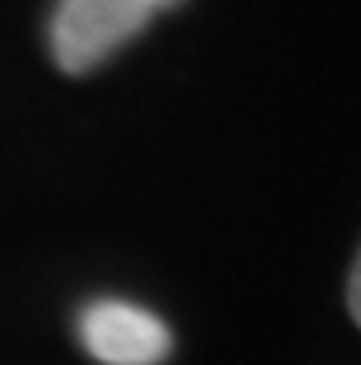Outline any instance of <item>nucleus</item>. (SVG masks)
<instances>
[{
    "label": "nucleus",
    "instance_id": "f257e3e1",
    "mask_svg": "<svg viewBox=\"0 0 361 365\" xmlns=\"http://www.w3.org/2000/svg\"><path fill=\"white\" fill-rule=\"evenodd\" d=\"M155 11L144 0H56L48 48L63 74L81 78L118 56L152 26Z\"/></svg>",
    "mask_w": 361,
    "mask_h": 365
},
{
    "label": "nucleus",
    "instance_id": "f03ea898",
    "mask_svg": "<svg viewBox=\"0 0 361 365\" xmlns=\"http://www.w3.org/2000/svg\"><path fill=\"white\" fill-rule=\"evenodd\" d=\"M78 339L100 365H162L174 354V332L130 299H96L78 314Z\"/></svg>",
    "mask_w": 361,
    "mask_h": 365
},
{
    "label": "nucleus",
    "instance_id": "7ed1b4c3",
    "mask_svg": "<svg viewBox=\"0 0 361 365\" xmlns=\"http://www.w3.org/2000/svg\"><path fill=\"white\" fill-rule=\"evenodd\" d=\"M347 307H350V317L357 321V329H361V255L354 259V269H350V284H347Z\"/></svg>",
    "mask_w": 361,
    "mask_h": 365
},
{
    "label": "nucleus",
    "instance_id": "20e7f679",
    "mask_svg": "<svg viewBox=\"0 0 361 365\" xmlns=\"http://www.w3.org/2000/svg\"><path fill=\"white\" fill-rule=\"evenodd\" d=\"M144 4H147V8H152V11L159 15V11H174V8H181L184 0H144Z\"/></svg>",
    "mask_w": 361,
    "mask_h": 365
}]
</instances>
